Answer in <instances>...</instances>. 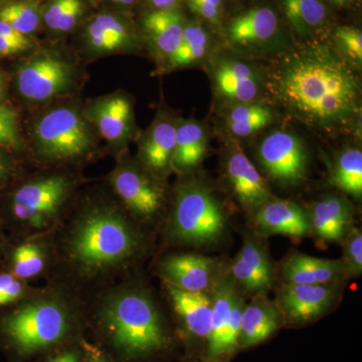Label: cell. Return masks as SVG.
Segmentation results:
<instances>
[{
    "label": "cell",
    "mask_w": 362,
    "mask_h": 362,
    "mask_svg": "<svg viewBox=\"0 0 362 362\" xmlns=\"http://www.w3.org/2000/svg\"><path fill=\"white\" fill-rule=\"evenodd\" d=\"M275 82L285 106L315 127H341L358 112V80L342 59L324 45L305 47L286 57Z\"/></svg>",
    "instance_id": "1"
},
{
    "label": "cell",
    "mask_w": 362,
    "mask_h": 362,
    "mask_svg": "<svg viewBox=\"0 0 362 362\" xmlns=\"http://www.w3.org/2000/svg\"><path fill=\"white\" fill-rule=\"evenodd\" d=\"M139 247L133 226L110 209L89 211L78 221L68 240L71 261L90 274L111 270L132 258Z\"/></svg>",
    "instance_id": "2"
},
{
    "label": "cell",
    "mask_w": 362,
    "mask_h": 362,
    "mask_svg": "<svg viewBox=\"0 0 362 362\" xmlns=\"http://www.w3.org/2000/svg\"><path fill=\"white\" fill-rule=\"evenodd\" d=\"M102 322L117 349L129 356H144L166 344L160 314L146 292L125 289L104 302Z\"/></svg>",
    "instance_id": "3"
},
{
    "label": "cell",
    "mask_w": 362,
    "mask_h": 362,
    "mask_svg": "<svg viewBox=\"0 0 362 362\" xmlns=\"http://www.w3.org/2000/svg\"><path fill=\"white\" fill-rule=\"evenodd\" d=\"M63 302L40 298L21 305L1 320V331L14 349L28 356L61 341L70 328Z\"/></svg>",
    "instance_id": "4"
},
{
    "label": "cell",
    "mask_w": 362,
    "mask_h": 362,
    "mask_svg": "<svg viewBox=\"0 0 362 362\" xmlns=\"http://www.w3.org/2000/svg\"><path fill=\"white\" fill-rule=\"evenodd\" d=\"M33 139L40 156L57 161L84 157L95 144L92 126L74 107H58L40 116L33 125Z\"/></svg>",
    "instance_id": "5"
},
{
    "label": "cell",
    "mask_w": 362,
    "mask_h": 362,
    "mask_svg": "<svg viewBox=\"0 0 362 362\" xmlns=\"http://www.w3.org/2000/svg\"><path fill=\"white\" fill-rule=\"evenodd\" d=\"M226 216L221 204L206 187L189 185L176 195L171 233L181 243L204 245L223 235Z\"/></svg>",
    "instance_id": "6"
},
{
    "label": "cell",
    "mask_w": 362,
    "mask_h": 362,
    "mask_svg": "<svg viewBox=\"0 0 362 362\" xmlns=\"http://www.w3.org/2000/svg\"><path fill=\"white\" fill-rule=\"evenodd\" d=\"M71 182L62 175L28 181L14 190L9 209L16 221L33 230H42L58 216L70 194Z\"/></svg>",
    "instance_id": "7"
},
{
    "label": "cell",
    "mask_w": 362,
    "mask_h": 362,
    "mask_svg": "<svg viewBox=\"0 0 362 362\" xmlns=\"http://www.w3.org/2000/svg\"><path fill=\"white\" fill-rule=\"evenodd\" d=\"M74 80L71 63L49 51L25 59L16 71V89L30 102H45L61 96L71 89Z\"/></svg>",
    "instance_id": "8"
},
{
    "label": "cell",
    "mask_w": 362,
    "mask_h": 362,
    "mask_svg": "<svg viewBox=\"0 0 362 362\" xmlns=\"http://www.w3.org/2000/svg\"><path fill=\"white\" fill-rule=\"evenodd\" d=\"M259 159L267 175L279 182L294 185L306 175L303 143L291 133L276 131L267 136L259 145Z\"/></svg>",
    "instance_id": "9"
},
{
    "label": "cell",
    "mask_w": 362,
    "mask_h": 362,
    "mask_svg": "<svg viewBox=\"0 0 362 362\" xmlns=\"http://www.w3.org/2000/svg\"><path fill=\"white\" fill-rule=\"evenodd\" d=\"M332 284H286L281 287L277 306L291 322L303 323L322 315L337 296Z\"/></svg>",
    "instance_id": "10"
},
{
    "label": "cell",
    "mask_w": 362,
    "mask_h": 362,
    "mask_svg": "<svg viewBox=\"0 0 362 362\" xmlns=\"http://www.w3.org/2000/svg\"><path fill=\"white\" fill-rule=\"evenodd\" d=\"M110 180L116 194L133 214L149 218L160 209V187L137 169L121 166L112 173Z\"/></svg>",
    "instance_id": "11"
},
{
    "label": "cell",
    "mask_w": 362,
    "mask_h": 362,
    "mask_svg": "<svg viewBox=\"0 0 362 362\" xmlns=\"http://www.w3.org/2000/svg\"><path fill=\"white\" fill-rule=\"evenodd\" d=\"M84 115L104 139L113 144L123 142L132 129V104L123 95L100 98L89 104Z\"/></svg>",
    "instance_id": "12"
},
{
    "label": "cell",
    "mask_w": 362,
    "mask_h": 362,
    "mask_svg": "<svg viewBox=\"0 0 362 362\" xmlns=\"http://www.w3.org/2000/svg\"><path fill=\"white\" fill-rule=\"evenodd\" d=\"M230 272L233 280L252 294L264 295L273 287V267L265 249L257 240H245Z\"/></svg>",
    "instance_id": "13"
},
{
    "label": "cell",
    "mask_w": 362,
    "mask_h": 362,
    "mask_svg": "<svg viewBox=\"0 0 362 362\" xmlns=\"http://www.w3.org/2000/svg\"><path fill=\"white\" fill-rule=\"evenodd\" d=\"M160 271L169 285L185 291L204 292L213 283L214 261L201 255H175L162 262Z\"/></svg>",
    "instance_id": "14"
},
{
    "label": "cell",
    "mask_w": 362,
    "mask_h": 362,
    "mask_svg": "<svg viewBox=\"0 0 362 362\" xmlns=\"http://www.w3.org/2000/svg\"><path fill=\"white\" fill-rule=\"evenodd\" d=\"M226 173L233 194L243 206L259 209L268 202L270 190L266 180L240 150L228 157Z\"/></svg>",
    "instance_id": "15"
},
{
    "label": "cell",
    "mask_w": 362,
    "mask_h": 362,
    "mask_svg": "<svg viewBox=\"0 0 362 362\" xmlns=\"http://www.w3.org/2000/svg\"><path fill=\"white\" fill-rule=\"evenodd\" d=\"M256 226L262 235L302 238L311 232L308 216L301 207L288 201L264 204L257 211Z\"/></svg>",
    "instance_id": "16"
},
{
    "label": "cell",
    "mask_w": 362,
    "mask_h": 362,
    "mask_svg": "<svg viewBox=\"0 0 362 362\" xmlns=\"http://www.w3.org/2000/svg\"><path fill=\"white\" fill-rule=\"evenodd\" d=\"M288 284H332L345 274L341 259H326L304 254L290 255L281 266Z\"/></svg>",
    "instance_id": "17"
},
{
    "label": "cell",
    "mask_w": 362,
    "mask_h": 362,
    "mask_svg": "<svg viewBox=\"0 0 362 362\" xmlns=\"http://www.w3.org/2000/svg\"><path fill=\"white\" fill-rule=\"evenodd\" d=\"M88 49L97 54L127 51L135 44L130 26L122 18L110 13L97 16L86 28Z\"/></svg>",
    "instance_id": "18"
},
{
    "label": "cell",
    "mask_w": 362,
    "mask_h": 362,
    "mask_svg": "<svg viewBox=\"0 0 362 362\" xmlns=\"http://www.w3.org/2000/svg\"><path fill=\"white\" fill-rule=\"evenodd\" d=\"M281 319L282 313L277 304L259 295L244 307L238 345L249 347L264 341L278 330Z\"/></svg>",
    "instance_id": "19"
},
{
    "label": "cell",
    "mask_w": 362,
    "mask_h": 362,
    "mask_svg": "<svg viewBox=\"0 0 362 362\" xmlns=\"http://www.w3.org/2000/svg\"><path fill=\"white\" fill-rule=\"evenodd\" d=\"M278 28V18L273 9L255 7L230 21L226 28V37L233 45H259L270 40Z\"/></svg>",
    "instance_id": "20"
},
{
    "label": "cell",
    "mask_w": 362,
    "mask_h": 362,
    "mask_svg": "<svg viewBox=\"0 0 362 362\" xmlns=\"http://www.w3.org/2000/svg\"><path fill=\"white\" fill-rule=\"evenodd\" d=\"M214 78L216 88L223 97L240 103L256 100L261 88L257 71L242 62H223L216 69Z\"/></svg>",
    "instance_id": "21"
},
{
    "label": "cell",
    "mask_w": 362,
    "mask_h": 362,
    "mask_svg": "<svg viewBox=\"0 0 362 362\" xmlns=\"http://www.w3.org/2000/svg\"><path fill=\"white\" fill-rule=\"evenodd\" d=\"M169 297L176 313L182 319L188 331L209 339L211 330V298L204 292H190L175 286H168Z\"/></svg>",
    "instance_id": "22"
},
{
    "label": "cell",
    "mask_w": 362,
    "mask_h": 362,
    "mask_svg": "<svg viewBox=\"0 0 362 362\" xmlns=\"http://www.w3.org/2000/svg\"><path fill=\"white\" fill-rule=\"evenodd\" d=\"M308 218L311 232L319 239L337 242L349 230L351 207L341 197H327L314 204Z\"/></svg>",
    "instance_id": "23"
},
{
    "label": "cell",
    "mask_w": 362,
    "mask_h": 362,
    "mask_svg": "<svg viewBox=\"0 0 362 362\" xmlns=\"http://www.w3.org/2000/svg\"><path fill=\"white\" fill-rule=\"evenodd\" d=\"M143 25L157 49L168 58L180 47L185 28L182 16L173 9L152 11Z\"/></svg>",
    "instance_id": "24"
},
{
    "label": "cell",
    "mask_w": 362,
    "mask_h": 362,
    "mask_svg": "<svg viewBox=\"0 0 362 362\" xmlns=\"http://www.w3.org/2000/svg\"><path fill=\"white\" fill-rule=\"evenodd\" d=\"M175 131L176 125L166 120L158 121L150 128L140 154L151 170L156 173L168 170L175 150Z\"/></svg>",
    "instance_id": "25"
},
{
    "label": "cell",
    "mask_w": 362,
    "mask_h": 362,
    "mask_svg": "<svg viewBox=\"0 0 362 362\" xmlns=\"http://www.w3.org/2000/svg\"><path fill=\"white\" fill-rule=\"evenodd\" d=\"M206 152V136L204 128L194 121L176 126L175 145L171 164L180 171H187L201 163Z\"/></svg>",
    "instance_id": "26"
},
{
    "label": "cell",
    "mask_w": 362,
    "mask_h": 362,
    "mask_svg": "<svg viewBox=\"0 0 362 362\" xmlns=\"http://www.w3.org/2000/svg\"><path fill=\"white\" fill-rule=\"evenodd\" d=\"M235 285L232 281L221 280L214 288L213 311H211V330L209 337V356H221V343L226 324L230 319L233 302L237 296Z\"/></svg>",
    "instance_id": "27"
},
{
    "label": "cell",
    "mask_w": 362,
    "mask_h": 362,
    "mask_svg": "<svg viewBox=\"0 0 362 362\" xmlns=\"http://www.w3.org/2000/svg\"><path fill=\"white\" fill-rule=\"evenodd\" d=\"M281 6L290 25L302 35L315 32L327 18L320 0H281Z\"/></svg>",
    "instance_id": "28"
},
{
    "label": "cell",
    "mask_w": 362,
    "mask_h": 362,
    "mask_svg": "<svg viewBox=\"0 0 362 362\" xmlns=\"http://www.w3.org/2000/svg\"><path fill=\"white\" fill-rule=\"evenodd\" d=\"M273 111L269 107L252 102L233 107L226 118L228 129L239 137L255 134L273 122Z\"/></svg>",
    "instance_id": "29"
},
{
    "label": "cell",
    "mask_w": 362,
    "mask_h": 362,
    "mask_svg": "<svg viewBox=\"0 0 362 362\" xmlns=\"http://www.w3.org/2000/svg\"><path fill=\"white\" fill-rule=\"evenodd\" d=\"M333 185L352 197L362 194V153L349 149L339 156L332 173Z\"/></svg>",
    "instance_id": "30"
},
{
    "label": "cell",
    "mask_w": 362,
    "mask_h": 362,
    "mask_svg": "<svg viewBox=\"0 0 362 362\" xmlns=\"http://www.w3.org/2000/svg\"><path fill=\"white\" fill-rule=\"evenodd\" d=\"M209 45V37L202 26L185 25L180 47L168 59L170 69L192 65L204 58Z\"/></svg>",
    "instance_id": "31"
},
{
    "label": "cell",
    "mask_w": 362,
    "mask_h": 362,
    "mask_svg": "<svg viewBox=\"0 0 362 362\" xmlns=\"http://www.w3.org/2000/svg\"><path fill=\"white\" fill-rule=\"evenodd\" d=\"M42 14L40 4L35 1L23 0L0 7V21L28 37L39 28Z\"/></svg>",
    "instance_id": "32"
},
{
    "label": "cell",
    "mask_w": 362,
    "mask_h": 362,
    "mask_svg": "<svg viewBox=\"0 0 362 362\" xmlns=\"http://www.w3.org/2000/svg\"><path fill=\"white\" fill-rule=\"evenodd\" d=\"M44 251L35 243H25L14 250L11 267L13 275L18 279L35 277L44 270Z\"/></svg>",
    "instance_id": "33"
},
{
    "label": "cell",
    "mask_w": 362,
    "mask_h": 362,
    "mask_svg": "<svg viewBox=\"0 0 362 362\" xmlns=\"http://www.w3.org/2000/svg\"><path fill=\"white\" fill-rule=\"evenodd\" d=\"M344 255L341 259L345 274L358 277L362 272V235L357 228L347 230L344 237Z\"/></svg>",
    "instance_id": "34"
},
{
    "label": "cell",
    "mask_w": 362,
    "mask_h": 362,
    "mask_svg": "<svg viewBox=\"0 0 362 362\" xmlns=\"http://www.w3.org/2000/svg\"><path fill=\"white\" fill-rule=\"evenodd\" d=\"M16 112L4 104H0V147L4 149L21 148Z\"/></svg>",
    "instance_id": "35"
},
{
    "label": "cell",
    "mask_w": 362,
    "mask_h": 362,
    "mask_svg": "<svg viewBox=\"0 0 362 362\" xmlns=\"http://www.w3.org/2000/svg\"><path fill=\"white\" fill-rule=\"evenodd\" d=\"M244 302L237 294L233 302L230 309V319L226 324L225 332L221 343V354H230L233 350L237 349L238 338H239L240 320H242L243 310H244Z\"/></svg>",
    "instance_id": "36"
},
{
    "label": "cell",
    "mask_w": 362,
    "mask_h": 362,
    "mask_svg": "<svg viewBox=\"0 0 362 362\" xmlns=\"http://www.w3.org/2000/svg\"><path fill=\"white\" fill-rule=\"evenodd\" d=\"M335 40L343 54L357 64L362 61V33L351 26H340L335 33Z\"/></svg>",
    "instance_id": "37"
},
{
    "label": "cell",
    "mask_w": 362,
    "mask_h": 362,
    "mask_svg": "<svg viewBox=\"0 0 362 362\" xmlns=\"http://www.w3.org/2000/svg\"><path fill=\"white\" fill-rule=\"evenodd\" d=\"M25 286L11 274H0V306L14 303L23 297Z\"/></svg>",
    "instance_id": "38"
},
{
    "label": "cell",
    "mask_w": 362,
    "mask_h": 362,
    "mask_svg": "<svg viewBox=\"0 0 362 362\" xmlns=\"http://www.w3.org/2000/svg\"><path fill=\"white\" fill-rule=\"evenodd\" d=\"M83 13H84V4H83L82 0H71L70 4L59 18L56 32H70L71 28L77 25Z\"/></svg>",
    "instance_id": "39"
},
{
    "label": "cell",
    "mask_w": 362,
    "mask_h": 362,
    "mask_svg": "<svg viewBox=\"0 0 362 362\" xmlns=\"http://www.w3.org/2000/svg\"><path fill=\"white\" fill-rule=\"evenodd\" d=\"M187 4L204 20L216 23L220 18L221 0H187Z\"/></svg>",
    "instance_id": "40"
},
{
    "label": "cell",
    "mask_w": 362,
    "mask_h": 362,
    "mask_svg": "<svg viewBox=\"0 0 362 362\" xmlns=\"http://www.w3.org/2000/svg\"><path fill=\"white\" fill-rule=\"evenodd\" d=\"M70 2L71 0H51V2L45 7V11H42V18H44L45 25L49 30L56 32L59 18L66 11Z\"/></svg>",
    "instance_id": "41"
},
{
    "label": "cell",
    "mask_w": 362,
    "mask_h": 362,
    "mask_svg": "<svg viewBox=\"0 0 362 362\" xmlns=\"http://www.w3.org/2000/svg\"><path fill=\"white\" fill-rule=\"evenodd\" d=\"M0 35L6 37L11 42H16V44L23 45V47H28V49L33 47V42L28 35L18 32L16 28H13V26L4 21H0Z\"/></svg>",
    "instance_id": "42"
},
{
    "label": "cell",
    "mask_w": 362,
    "mask_h": 362,
    "mask_svg": "<svg viewBox=\"0 0 362 362\" xmlns=\"http://www.w3.org/2000/svg\"><path fill=\"white\" fill-rule=\"evenodd\" d=\"M26 51H28V47L11 42V40L6 39V37L0 35V57L1 58L13 56V54H21V52Z\"/></svg>",
    "instance_id": "43"
},
{
    "label": "cell",
    "mask_w": 362,
    "mask_h": 362,
    "mask_svg": "<svg viewBox=\"0 0 362 362\" xmlns=\"http://www.w3.org/2000/svg\"><path fill=\"white\" fill-rule=\"evenodd\" d=\"M150 4L156 7V11H169L177 4L180 0H149Z\"/></svg>",
    "instance_id": "44"
},
{
    "label": "cell",
    "mask_w": 362,
    "mask_h": 362,
    "mask_svg": "<svg viewBox=\"0 0 362 362\" xmlns=\"http://www.w3.org/2000/svg\"><path fill=\"white\" fill-rule=\"evenodd\" d=\"M49 362H80L75 352H65Z\"/></svg>",
    "instance_id": "45"
},
{
    "label": "cell",
    "mask_w": 362,
    "mask_h": 362,
    "mask_svg": "<svg viewBox=\"0 0 362 362\" xmlns=\"http://www.w3.org/2000/svg\"><path fill=\"white\" fill-rule=\"evenodd\" d=\"M4 148H1L0 147V168L6 169V170H11L13 169V165H11V159H9L8 156L4 151Z\"/></svg>",
    "instance_id": "46"
},
{
    "label": "cell",
    "mask_w": 362,
    "mask_h": 362,
    "mask_svg": "<svg viewBox=\"0 0 362 362\" xmlns=\"http://www.w3.org/2000/svg\"><path fill=\"white\" fill-rule=\"evenodd\" d=\"M6 99V81H4V74L0 71V104H4Z\"/></svg>",
    "instance_id": "47"
},
{
    "label": "cell",
    "mask_w": 362,
    "mask_h": 362,
    "mask_svg": "<svg viewBox=\"0 0 362 362\" xmlns=\"http://www.w3.org/2000/svg\"><path fill=\"white\" fill-rule=\"evenodd\" d=\"M11 170H6V169L0 168V188L6 185V181L8 180L9 176H11Z\"/></svg>",
    "instance_id": "48"
},
{
    "label": "cell",
    "mask_w": 362,
    "mask_h": 362,
    "mask_svg": "<svg viewBox=\"0 0 362 362\" xmlns=\"http://www.w3.org/2000/svg\"><path fill=\"white\" fill-rule=\"evenodd\" d=\"M90 362H108L104 357L99 356V354H92L90 356Z\"/></svg>",
    "instance_id": "49"
},
{
    "label": "cell",
    "mask_w": 362,
    "mask_h": 362,
    "mask_svg": "<svg viewBox=\"0 0 362 362\" xmlns=\"http://www.w3.org/2000/svg\"><path fill=\"white\" fill-rule=\"evenodd\" d=\"M329 1L332 2L333 4H337L338 6H344L350 4L352 0H329Z\"/></svg>",
    "instance_id": "50"
},
{
    "label": "cell",
    "mask_w": 362,
    "mask_h": 362,
    "mask_svg": "<svg viewBox=\"0 0 362 362\" xmlns=\"http://www.w3.org/2000/svg\"><path fill=\"white\" fill-rule=\"evenodd\" d=\"M137 0H121L120 4H124V6H131V4H135Z\"/></svg>",
    "instance_id": "51"
},
{
    "label": "cell",
    "mask_w": 362,
    "mask_h": 362,
    "mask_svg": "<svg viewBox=\"0 0 362 362\" xmlns=\"http://www.w3.org/2000/svg\"><path fill=\"white\" fill-rule=\"evenodd\" d=\"M206 362H223L221 361V359L218 358V356L211 357V359H209V361Z\"/></svg>",
    "instance_id": "52"
},
{
    "label": "cell",
    "mask_w": 362,
    "mask_h": 362,
    "mask_svg": "<svg viewBox=\"0 0 362 362\" xmlns=\"http://www.w3.org/2000/svg\"><path fill=\"white\" fill-rule=\"evenodd\" d=\"M112 1L115 2V4H121V0H112Z\"/></svg>",
    "instance_id": "53"
},
{
    "label": "cell",
    "mask_w": 362,
    "mask_h": 362,
    "mask_svg": "<svg viewBox=\"0 0 362 362\" xmlns=\"http://www.w3.org/2000/svg\"><path fill=\"white\" fill-rule=\"evenodd\" d=\"M0 1H4V0H0ZM21 1H23V0H21Z\"/></svg>",
    "instance_id": "54"
}]
</instances>
